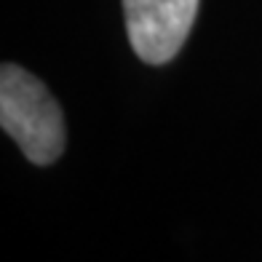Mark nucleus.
<instances>
[{
  "label": "nucleus",
  "instance_id": "obj_1",
  "mask_svg": "<svg viewBox=\"0 0 262 262\" xmlns=\"http://www.w3.org/2000/svg\"><path fill=\"white\" fill-rule=\"evenodd\" d=\"M0 126L35 166L54 163L64 150V118L56 99L32 73L11 62L0 67Z\"/></svg>",
  "mask_w": 262,
  "mask_h": 262
},
{
  "label": "nucleus",
  "instance_id": "obj_2",
  "mask_svg": "<svg viewBox=\"0 0 262 262\" xmlns=\"http://www.w3.org/2000/svg\"><path fill=\"white\" fill-rule=\"evenodd\" d=\"M201 0H123L126 32L147 64H166L185 46Z\"/></svg>",
  "mask_w": 262,
  "mask_h": 262
}]
</instances>
